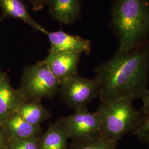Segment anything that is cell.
Masks as SVG:
<instances>
[{
  "label": "cell",
  "mask_w": 149,
  "mask_h": 149,
  "mask_svg": "<svg viewBox=\"0 0 149 149\" xmlns=\"http://www.w3.org/2000/svg\"><path fill=\"white\" fill-rule=\"evenodd\" d=\"M100 101L124 96L141 99L149 90V39L128 52H116L95 70Z\"/></svg>",
  "instance_id": "cell-1"
},
{
  "label": "cell",
  "mask_w": 149,
  "mask_h": 149,
  "mask_svg": "<svg viewBox=\"0 0 149 149\" xmlns=\"http://www.w3.org/2000/svg\"><path fill=\"white\" fill-rule=\"evenodd\" d=\"M111 15L117 52H128L149 39V0H114Z\"/></svg>",
  "instance_id": "cell-2"
},
{
  "label": "cell",
  "mask_w": 149,
  "mask_h": 149,
  "mask_svg": "<svg viewBox=\"0 0 149 149\" xmlns=\"http://www.w3.org/2000/svg\"><path fill=\"white\" fill-rule=\"evenodd\" d=\"M133 96H124L100 102L97 111L100 120L102 137L118 143L136 127L139 111Z\"/></svg>",
  "instance_id": "cell-3"
},
{
  "label": "cell",
  "mask_w": 149,
  "mask_h": 149,
  "mask_svg": "<svg viewBox=\"0 0 149 149\" xmlns=\"http://www.w3.org/2000/svg\"><path fill=\"white\" fill-rule=\"evenodd\" d=\"M60 83L44 60L24 68L19 90L27 101L53 98L59 92Z\"/></svg>",
  "instance_id": "cell-4"
},
{
  "label": "cell",
  "mask_w": 149,
  "mask_h": 149,
  "mask_svg": "<svg viewBox=\"0 0 149 149\" xmlns=\"http://www.w3.org/2000/svg\"><path fill=\"white\" fill-rule=\"evenodd\" d=\"M100 84L96 77L86 79L78 74L60 84L59 92L63 101L75 110L85 108L98 97Z\"/></svg>",
  "instance_id": "cell-5"
},
{
  "label": "cell",
  "mask_w": 149,
  "mask_h": 149,
  "mask_svg": "<svg viewBox=\"0 0 149 149\" xmlns=\"http://www.w3.org/2000/svg\"><path fill=\"white\" fill-rule=\"evenodd\" d=\"M69 138L80 141L101 136L98 113L89 111L87 107L75 110L74 114L57 120Z\"/></svg>",
  "instance_id": "cell-6"
},
{
  "label": "cell",
  "mask_w": 149,
  "mask_h": 149,
  "mask_svg": "<svg viewBox=\"0 0 149 149\" xmlns=\"http://www.w3.org/2000/svg\"><path fill=\"white\" fill-rule=\"evenodd\" d=\"M50 44L49 52L54 53H79L90 55L91 41L79 36L66 33L62 31H48L46 34Z\"/></svg>",
  "instance_id": "cell-7"
},
{
  "label": "cell",
  "mask_w": 149,
  "mask_h": 149,
  "mask_svg": "<svg viewBox=\"0 0 149 149\" xmlns=\"http://www.w3.org/2000/svg\"><path fill=\"white\" fill-rule=\"evenodd\" d=\"M81 55L79 53L49 52L44 60L60 84L67 79L78 74V65Z\"/></svg>",
  "instance_id": "cell-8"
},
{
  "label": "cell",
  "mask_w": 149,
  "mask_h": 149,
  "mask_svg": "<svg viewBox=\"0 0 149 149\" xmlns=\"http://www.w3.org/2000/svg\"><path fill=\"white\" fill-rule=\"evenodd\" d=\"M46 5L52 17L62 24H71L80 17V0H47Z\"/></svg>",
  "instance_id": "cell-9"
},
{
  "label": "cell",
  "mask_w": 149,
  "mask_h": 149,
  "mask_svg": "<svg viewBox=\"0 0 149 149\" xmlns=\"http://www.w3.org/2000/svg\"><path fill=\"white\" fill-rule=\"evenodd\" d=\"M26 101L19 90H14L5 77L0 84V124L3 125Z\"/></svg>",
  "instance_id": "cell-10"
},
{
  "label": "cell",
  "mask_w": 149,
  "mask_h": 149,
  "mask_svg": "<svg viewBox=\"0 0 149 149\" xmlns=\"http://www.w3.org/2000/svg\"><path fill=\"white\" fill-rule=\"evenodd\" d=\"M3 125L12 140L31 138L42 135L40 125L28 122L17 112L11 114Z\"/></svg>",
  "instance_id": "cell-11"
},
{
  "label": "cell",
  "mask_w": 149,
  "mask_h": 149,
  "mask_svg": "<svg viewBox=\"0 0 149 149\" xmlns=\"http://www.w3.org/2000/svg\"><path fill=\"white\" fill-rule=\"evenodd\" d=\"M0 6L3 11L2 18L12 17L20 19L36 31L47 34L48 30L34 21L22 0H0Z\"/></svg>",
  "instance_id": "cell-12"
},
{
  "label": "cell",
  "mask_w": 149,
  "mask_h": 149,
  "mask_svg": "<svg viewBox=\"0 0 149 149\" xmlns=\"http://www.w3.org/2000/svg\"><path fill=\"white\" fill-rule=\"evenodd\" d=\"M17 112L27 122L36 125H40L52 116L51 113L43 106L41 100L25 102Z\"/></svg>",
  "instance_id": "cell-13"
},
{
  "label": "cell",
  "mask_w": 149,
  "mask_h": 149,
  "mask_svg": "<svg viewBox=\"0 0 149 149\" xmlns=\"http://www.w3.org/2000/svg\"><path fill=\"white\" fill-rule=\"evenodd\" d=\"M69 137L58 123L50 124L40 137V149H66Z\"/></svg>",
  "instance_id": "cell-14"
},
{
  "label": "cell",
  "mask_w": 149,
  "mask_h": 149,
  "mask_svg": "<svg viewBox=\"0 0 149 149\" xmlns=\"http://www.w3.org/2000/svg\"><path fill=\"white\" fill-rule=\"evenodd\" d=\"M141 100L143 105L139 110L138 122L132 133L149 149V92Z\"/></svg>",
  "instance_id": "cell-15"
},
{
  "label": "cell",
  "mask_w": 149,
  "mask_h": 149,
  "mask_svg": "<svg viewBox=\"0 0 149 149\" xmlns=\"http://www.w3.org/2000/svg\"><path fill=\"white\" fill-rule=\"evenodd\" d=\"M118 143L102 136L87 140L74 141L71 149H116Z\"/></svg>",
  "instance_id": "cell-16"
},
{
  "label": "cell",
  "mask_w": 149,
  "mask_h": 149,
  "mask_svg": "<svg viewBox=\"0 0 149 149\" xmlns=\"http://www.w3.org/2000/svg\"><path fill=\"white\" fill-rule=\"evenodd\" d=\"M41 136L20 140L11 139L9 149H40Z\"/></svg>",
  "instance_id": "cell-17"
},
{
  "label": "cell",
  "mask_w": 149,
  "mask_h": 149,
  "mask_svg": "<svg viewBox=\"0 0 149 149\" xmlns=\"http://www.w3.org/2000/svg\"><path fill=\"white\" fill-rule=\"evenodd\" d=\"M30 5L34 11H40L46 5L47 0H25Z\"/></svg>",
  "instance_id": "cell-18"
},
{
  "label": "cell",
  "mask_w": 149,
  "mask_h": 149,
  "mask_svg": "<svg viewBox=\"0 0 149 149\" xmlns=\"http://www.w3.org/2000/svg\"><path fill=\"white\" fill-rule=\"evenodd\" d=\"M6 136L5 133L0 128V149H5L6 148Z\"/></svg>",
  "instance_id": "cell-19"
},
{
  "label": "cell",
  "mask_w": 149,
  "mask_h": 149,
  "mask_svg": "<svg viewBox=\"0 0 149 149\" xmlns=\"http://www.w3.org/2000/svg\"><path fill=\"white\" fill-rule=\"evenodd\" d=\"M5 78V76H3V74H2L1 73V72L0 71V84H1V82Z\"/></svg>",
  "instance_id": "cell-20"
}]
</instances>
